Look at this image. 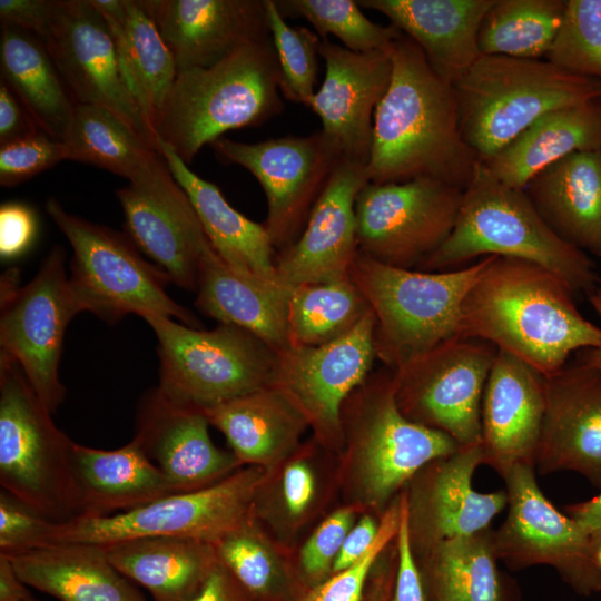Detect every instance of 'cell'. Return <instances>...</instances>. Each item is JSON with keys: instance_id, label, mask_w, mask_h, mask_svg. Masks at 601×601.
Masks as SVG:
<instances>
[{"instance_id": "603a6c76", "label": "cell", "mask_w": 601, "mask_h": 601, "mask_svg": "<svg viewBox=\"0 0 601 601\" xmlns=\"http://www.w3.org/2000/svg\"><path fill=\"white\" fill-rule=\"evenodd\" d=\"M209 425L201 408L176 402L156 387L138 404L134 437L177 493L190 492L239 470L237 457L213 443Z\"/></svg>"}, {"instance_id": "681fc988", "label": "cell", "mask_w": 601, "mask_h": 601, "mask_svg": "<svg viewBox=\"0 0 601 601\" xmlns=\"http://www.w3.org/2000/svg\"><path fill=\"white\" fill-rule=\"evenodd\" d=\"M353 514L339 510L327 518L305 543L300 561L311 577H322L333 565L349 532Z\"/></svg>"}, {"instance_id": "3957f363", "label": "cell", "mask_w": 601, "mask_h": 601, "mask_svg": "<svg viewBox=\"0 0 601 601\" xmlns=\"http://www.w3.org/2000/svg\"><path fill=\"white\" fill-rule=\"evenodd\" d=\"M487 256L538 264L562 278L574 294L591 296L597 288L599 276L590 257L550 229L524 189L502 184L477 161L452 233L415 269L453 270Z\"/></svg>"}, {"instance_id": "bcb514c9", "label": "cell", "mask_w": 601, "mask_h": 601, "mask_svg": "<svg viewBox=\"0 0 601 601\" xmlns=\"http://www.w3.org/2000/svg\"><path fill=\"white\" fill-rule=\"evenodd\" d=\"M58 523L0 490V554L14 556L52 545Z\"/></svg>"}, {"instance_id": "836d02e7", "label": "cell", "mask_w": 601, "mask_h": 601, "mask_svg": "<svg viewBox=\"0 0 601 601\" xmlns=\"http://www.w3.org/2000/svg\"><path fill=\"white\" fill-rule=\"evenodd\" d=\"M158 148L174 178L187 194L211 247L230 267L266 279L278 280L275 250L264 224L230 206L220 189L191 171L164 142Z\"/></svg>"}, {"instance_id": "cb8c5ba5", "label": "cell", "mask_w": 601, "mask_h": 601, "mask_svg": "<svg viewBox=\"0 0 601 601\" xmlns=\"http://www.w3.org/2000/svg\"><path fill=\"white\" fill-rule=\"evenodd\" d=\"M178 71L210 67L270 37L266 0H140Z\"/></svg>"}, {"instance_id": "03108f58", "label": "cell", "mask_w": 601, "mask_h": 601, "mask_svg": "<svg viewBox=\"0 0 601 601\" xmlns=\"http://www.w3.org/2000/svg\"><path fill=\"white\" fill-rule=\"evenodd\" d=\"M386 598H387V597H386ZM383 600H384V599H383ZM383 600H382V601H383Z\"/></svg>"}, {"instance_id": "277c9868", "label": "cell", "mask_w": 601, "mask_h": 601, "mask_svg": "<svg viewBox=\"0 0 601 601\" xmlns=\"http://www.w3.org/2000/svg\"><path fill=\"white\" fill-rule=\"evenodd\" d=\"M279 79L272 38L242 47L210 67L178 71L154 127L157 142L188 165L223 134L279 115Z\"/></svg>"}, {"instance_id": "11a10c76", "label": "cell", "mask_w": 601, "mask_h": 601, "mask_svg": "<svg viewBox=\"0 0 601 601\" xmlns=\"http://www.w3.org/2000/svg\"><path fill=\"white\" fill-rule=\"evenodd\" d=\"M314 490V477L305 463L295 462L285 469L283 492L289 513L302 514L311 503Z\"/></svg>"}, {"instance_id": "4fadbf2b", "label": "cell", "mask_w": 601, "mask_h": 601, "mask_svg": "<svg viewBox=\"0 0 601 601\" xmlns=\"http://www.w3.org/2000/svg\"><path fill=\"white\" fill-rule=\"evenodd\" d=\"M496 353L487 342L457 335L393 371L400 410L461 446L481 444L482 397Z\"/></svg>"}, {"instance_id": "f907efd6", "label": "cell", "mask_w": 601, "mask_h": 601, "mask_svg": "<svg viewBox=\"0 0 601 601\" xmlns=\"http://www.w3.org/2000/svg\"><path fill=\"white\" fill-rule=\"evenodd\" d=\"M38 234L36 211L21 201L3 203L0 207V257L12 260L26 254Z\"/></svg>"}, {"instance_id": "680465c9", "label": "cell", "mask_w": 601, "mask_h": 601, "mask_svg": "<svg viewBox=\"0 0 601 601\" xmlns=\"http://www.w3.org/2000/svg\"><path fill=\"white\" fill-rule=\"evenodd\" d=\"M565 511L595 545L601 542V492L591 500L566 506Z\"/></svg>"}, {"instance_id": "8d00e7d4", "label": "cell", "mask_w": 601, "mask_h": 601, "mask_svg": "<svg viewBox=\"0 0 601 601\" xmlns=\"http://www.w3.org/2000/svg\"><path fill=\"white\" fill-rule=\"evenodd\" d=\"M0 70L38 128L61 141L77 102L43 42L20 28L1 26Z\"/></svg>"}, {"instance_id": "e0dca14e", "label": "cell", "mask_w": 601, "mask_h": 601, "mask_svg": "<svg viewBox=\"0 0 601 601\" xmlns=\"http://www.w3.org/2000/svg\"><path fill=\"white\" fill-rule=\"evenodd\" d=\"M43 45L77 104L110 109L159 150L127 85L108 23L90 0H56Z\"/></svg>"}, {"instance_id": "b9f144b4", "label": "cell", "mask_w": 601, "mask_h": 601, "mask_svg": "<svg viewBox=\"0 0 601 601\" xmlns=\"http://www.w3.org/2000/svg\"><path fill=\"white\" fill-rule=\"evenodd\" d=\"M276 3L283 17L300 16L321 39L333 35L346 49L358 53L388 50L402 35L392 23L381 26L371 21L354 0H284Z\"/></svg>"}, {"instance_id": "30bf717a", "label": "cell", "mask_w": 601, "mask_h": 601, "mask_svg": "<svg viewBox=\"0 0 601 601\" xmlns=\"http://www.w3.org/2000/svg\"><path fill=\"white\" fill-rule=\"evenodd\" d=\"M265 479L254 465L208 487L174 493L137 509L58 523L53 544H114L140 538H180L216 543L249 518Z\"/></svg>"}, {"instance_id": "ffe728a7", "label": "cell", "mask_w": 601, "mask_h": 601, "mask_svg": "<svg viewBox=\"0 0 601 601\" xmlns=\"http://www.w3.org/2000/svg\"><path fill=\"white\" fill-rule=\"evenodd\" d=\"M367 183L366 165L338 161L299 237L276 254V275L284 286L293 289L349 277L359 253L355 203Z\"/></svg>"}, {"instance_id": "f546056e", "label": "cell", "mask_w": 601, "mask_h": 601, "mask_svg": "<svg viewBox=\"0 0 601 601\" xmlns=\"http://www.w3.org/2000/svg\"><path fill=\"white\" fill-rule=\"evenodd\" d=\"M72 469L78 518L108 516L177 493L135 437L116 450L75 443Z\"/></svg>"}, {"instance_id": "d4e9b609", "label": "cell", "mask_w": 601, "mask_h": 601, "mask_svg": "<svg viewBox=\"0 0 601 601\" xmlns=\"http://www.w3.org/2000/svg\"><path fill=\"white\" fill-rule=\"evenodd\" d=\"M544 411V376L497 349L482 397L484 464L500 475L521 463L534 467Z\"/></svg>"}, {"instance_id": "52a82bcc", "label": "cell", "mask_w": 601, "mask_h": 601, "mask_svg": "<svg viewBox=\"0 0 601 601\" xmlns=\"http://www.w3.org/2000/svg\"><path fill=\"white\" fill-rule=\"evenodd\" d=\"M75 442L57 427L20 365L0 356V485L46 518L79 516Z\"/></svg>"}, {"instance_id": "9a60e30c", "label": "cell", "mask_w": 601, "mask_h": 601, "mask_svg": "<svg viewBox=\"0 0 601 601\" xmlns=\"http://www.w3.org/2000/svg\"><path fill=\"white\" fill-rule=\"evenodd\" d=\"M210 145L220 159L247 169L260 184L268 207L264 225L276 252L299 237L315 201L343 158L322 130L255 144L220 137Z\"/></svg>"}, {"instance_id": "8992f818", "label": "cell", "mask_w": 601, "mask_h": 601, "mask_svg": "<svg viewBox=\"0 0 601 601\" xmlns=\"http://www.w3.org/2000/svg\"><path fill=\"white\" fill-rule=\"evenodd\" d=\"M453 87L462 138L479 161L544 114L601 97V80L571 75L545 59L506 56H480Z\"/></svg>"}, {"instance_id": "44dd1931", "label": "cell", "mask_w": 601, "mask_h": 601, "mask_svg": "<svg viewBox=\"0 0 601 601\" xmlns=\"http://www.w3.org/2000/svg\"><path fill=\"white\" fill-rule=\"evenodd\" d=\"M318 52L325 76L307 107L319 117L322 131L343 158L367 166L374 112L392 76L390 49L358 53L322 39Z\"/></svg>"}, {"instance_id": "d590c367", "label": "cell", "mask_w": 601, "mask_h": 601, "mask_svg": "<svg viewBox=\"0 0 601 601\" xmlns=\"http://www.w3.org/2000/svg\"><path fill=\"white\" fill-rule=\"evenodd\" d=\"M240 463L266 465L297 441L307 424L299 410L270 385L204 408Z\"/></svg>"}, {"instance_id": "9c48e42d", "label": "cell", "mask_w": 601, "mask_h": 601, "mask_svg": "<svg viewBox=\"0 0 601 601\" xmlns=\"http://www.w3.org/2000/svg\"><path fill=\"white\" fill-rule=\"evenodd\" d=\"M144 319L158 341L157 387L176 402L204 410L274 384L277 352L242 327L218 323L206 331L161 315Z\"/></svg>"}, {"instance_id": "ac0fdd59", "label": "cell", "mask_w": 601, "mask_h": 601, "mask_svg": "<svg viewBox=\"0 0 601 601\" xmlns=\"http://www.w3.org/2000/svg\"><path fill=\"white\" fill-rule=\"evenodd\" d=\"M375 317L371 309L344 336L321 346H290L277 353L276 388L319 435H343L342 411L348 396L371 375Z\"/></svg>"}, {"instance_id": "ba28073f", "label": "cell", "mask_w": 601, "mask_h": 601, "mask_svg": "<svg viewBox=\"0 0 601 601\" xmlns=\"http://www.w3.org/2000/svg\"><path fill=\"white\" fill-rule=\"evenodd\" d=\"M46 210L72 248L69 284L82 312L108 323L128 314L161 315L199 327L195 315L167 294L170 277L148 263L129 237L68 213L55 198Z\"/></svg>"}, {"instance_id": "d6986e66", "label": "cell", "mask_w": 601, "mask_h": 601, "mask_svg": "<svg viewBox=\"0 0 601 601\" xmlns=\"http://www.w3.org/2000/svg\"><path fill=\"white\" fill-rule=\"evenodd\" d=\"M364 386L365 411L357 431L364 486L372 501L383 503L426 464L461 445L402 413L392 370L371 373Z\"/></svg>"}, {"instance_id": "7c38bea8", "label": "cell", "mask_w": 601, "mask_h": 601, "mask_svg": "<svg viewBox=\"0 0 601 601\" xmlns=\"http://www.w3.org/2000/svg\"><path fill=\"white\" fill-rule=\"evenodd\" d=\"M463 189L421 177L367 183L355 203L358 250L382 264L415 269L452 233Z\"/></svg>"}, {"instance_id": "2e32d148", "label": "cell", "mask_w": 601, "mask_h": 601, "mask_svg": "<svg viewBox=\"0 0 601 601\" xmlns=\"http://www.w3.org/2000/svg\"><path fill=\"white\" fill-rule=\"evenodd\" d=\"M132 243L177 286L196 292L209 245L199 218L160 151L116 191Z\"/></svg>"}, {"instance_id": "6f0895ef", "label": "cell", "mask_w": 601, "mask_h": 601, "mask_svg": "<svg viewBox=\"0 0 601 601\" xmlns=\"http://www.w3.org/2000/svg\"><path fill=\"white\" fill-rule=\"evenodd\" d=\"M246 594L249 593L217 561L200 591L191 601H247Z\"/></svg>"}, {"instance_id": "816d5d0a", "label": "cell", "mask_w": 601, "mask_h": 601, "mask_svg": "<svg viewBox=\"0 0 601 601\" xmlns=\"http://www.w3.org/2000/svg\"><path fill=\"white\" fill-rule=\"evenodd\" d=\"M398 502L397 570L392 601H426L421 571L411 542L406 494L401 495Z\"/></svg>"}, {"instance_id": "1f68e13d", "label": "cell", "mask_w": 601, "mask_h": 601, "mask_svg": "<svg viewBox=\"0 0 601 601\" xmlns=\"http://www.w3.org/2000/svg\"><path fill=\"white\" fill-rule=\"evenodd\" d=\"M90 2L108 23L127 85L156 138V120L178 73L175 58L140 0Z\"/></svg>"}, {"instance_id": "484cf974", "label": "cell", "mask_w": 601, "mask_h": 601, "mask_svg": "<svg viewBox=\"0 0 601 601\" xmlns=\"http://www.w3.org/2000/svg\"><path fill=\"white\" fill-rule=\"evenodd\" d=\"M484 464L481 444L461 446L454 453L430 462L431 469L413 497L407 499L411 540L432 545L456 536L490 529L506 506L505 490L481 493L473 475Z\"/></svg>"}, {"instance_id": "91938a15", "label": "cell", "mask_w": 601, "mask_h": 601, "mask_svg": "<svg viewBox=\"0 0 601 601\" xmlns=\"http://www.w3.org/2000/svg\"><path fill=\"white\" fill-rule=\"evenodd\" d=\"M29 595L10 559L0 554V601H23Z\"/></svg>"}, {"instance_id": "8fae6325", "label": "cell", "mask_w": 601, "mask_h": 601, "mask_svg": "<svg viewBox=\"0 0 601 601\" xmlns=\"http://www.w3.org/2000/svg\"><path fill=\"white\" fill-rule=\"evenodd\" d=\"M81 311L65 270V252L55 246L27 285L18 272L1 278L0 356L16 361L40 401L53 413L63 402L59 363L65 332Z\"/></svg>"}, {"instance_id": "4dcf8cb0", "label": "cell", "mask_w": 601, "mask_h": 601, "mask_svg": "<svg viewBox=\"0 0 601 601\" xmlns=\"http://www.w3.org/2000/svg\"><path fill=\"white\" fill-rule=\"evenodd\" d=\"M601 149V97L553 109L482 162L502 184L524 189L540 171L578 151Z\"/></svg>"}, {"instance_id": "7a4b0ae2", "label": "cell", "mask_w": 601, "mask_h": 601, "mask_svg": "<svg viewBox=\"0 0 601 601\" xmlns=\"http://www.w3.org/2000/svg\"><path fill=\"white\" fill-rule=\"evenodd\" d=\"M574 295L538 264L493 256L463 300L459 335L487 342L550 376L572 353L601 344V326L580 313Z\"/></svg>"}, {"instance_id": "e7e4bbea", "label": "cell", "mask_w": 601, "mask_h": 601, "mask_svg": "<svg viewBox=\"0 0 601 601\" xmlns=\"http://www.w3.org/2000/svg\"><path fill=\"white\" fill-rule=\"evenodd\" d=\"M23 601H38L37 599H35L32 595H29L27 599H24Z\"/></svg>"}, {"instance_id": "83f0119b", "label": "cell", "mask_w": 601, "mask_h": 601, "mask_svg": "<svg viewBox=\"0 0 601 601\" xmlns=\"http://www.w3.org/2000/svg\"><path fill=\"white\" fill-rule=\"evenodd\" d=\"M195 305L220 324L242 327L277 353L290 347L288 299L292 289L230 267L211 247L205 250Z\"/></svg>"}, {"instance_id": "e575fe53", "label": "cell", "mask_w": 601, "mask_h": 601, "mask_svg": "<svg viewBox=\"0 0 601 601\" xmlns=\"http://www.w3.org/2000/svg\"><path fill=\"white\" fill-rule=\"evenodd\" d=\"M102 546L112 565L154 601H191L218 561L213 543L193 539L140 538Z\"/></svg>"}, {"instance_id": "c3c4849f", "label": "cell", "mask_w": 601, "mask_h": 601, "mask_svg": "<svg viewBox=\"0 0 601 601\" xmlns=\"http://www.w3.org/2000/svg\"><path fill=\"white\" fill-rule=\"evenodd\" d=\"M66 160L61 141L39 131L0 146V185L12 187Z\"/></svg>"}, {"instance_id": "d6a6232c", "label": "cell", "mask_w": 601, "mask_h": 601, "mask_svg": "<svg viewBox=\"0 0 601 601\" xmlns=\"http://www.w3.org/2000/svg\"><path fill=\"white\" fill-rule=\"evenodd\" d=\"M7 558L27 587L58 601H146L99 544L58 543Z\"/></svg>"}, {"instance_id": "f1b7e54d", "label": "cell", "mask_w": 601, "mask_h": 601, "mask_svg": "<svg viewBox=\"0 0 601 601\" xmlns=\"http://www.w3.org/2000/svg\"><path fill=\"white\" fill-rule=\"evenodd\" d=\"M524 191L560 239L601 258V149L562 158L536 174Z\"/></svg>"}, {"instance_id": "60d3db41", "label": "cell", "mask_w": 601, "mask_h": 601, "mask_svg": "<svg viewBox=\"0 0 601 601\" xmlns=\"http://www.w3.org/2000/svg\"><path fill=\"white\" fill-rule=\"evenodd\" d=\"M371 307L351 276L292 289L287 322L290 346H321L352 331Z\"/></svg>"}, {"instance_id": "6125c7cd", "label": "cell", "mask_w": 601, "mask_h": 601, "mask_svg": "<svg viewBox=\"0 0 601 601\" xmlns=\"http://www.w3.org/2000/svg\"><path fill=\"white\" fill-rule=\"evenodd\" d=\"M592 295H594L599 300H601V275L598 278L597 288Z\"/></svg>"}, {"instance_id": "6da1fadb", "label": "cell", "mask_w": 601, "mask_h": 601, "mask_svg": "<svg viewBox=\"0 0 601 601\" xmlns=\"http://www.w3.org/2000/svg\"><path fill=\"white\" fill-rule=\"evenodd\" d=\"M390 53L391 81L374 112L368 183L427 177L464 189L479 160L462 138L453 83L403 32Z\"/></svg>"}, {"instance_id": "5bb4252c", "label": "cell", "mask_w": 601, "mask_h": 601, "mask_svg": "<svg viewBox=\"0 0 601 601\" xmlns=\"http://www.w3.org/2000/svg\"><path fill=\"white\" fill-rule=\"evenodd\" d=\"M508 496V515L494 531L499 560L513 570L552 566L578 593L601 590L597 545L580 526L546 499L538 485L535 469L516 464L501 475Z\"/></svg>"}, {"instance_id": "9f6ffc18", "label": "cell", "mask_w": 601, "mask_h": 601, "mask_svg": "<svg viewBox=\"0 0 601 601\" xmlns=\"http://www.w3.org/2000/svg\"><path fill=\"white\" fill-rule=\"evenodd\" d=\"M378 532V525L370 516H364L347 533L343 545L332 565L335 572H339L364 556L373 545Z\"/></svg>"}, {"instance_id": "7dc6e473", "label": "cell", "mask_w": 601, "mask_h": 601, "mask_svg": "<svg viewBox=\"0 0 601 601\" xmlns=\"http://www.w3.org/2000/svg\"><path fill=\"white\" fill-rule=\"evenodd\" d=\"M400 522V502L397 501L384 513L376 539L357 562L336 572V574L316 587L306 601H361L368 573L376 559L396 538Z\"/></svg>"}, {"instance_id": "ab89813d", "label": "cell", "mask_w": 601, "mask_h": 601, "mask_svg": "<svg viewBox=\"0 0 601 601\" xmlns=\"http://www.w3.org/2000/svg\"><path fill=\"white\" fill-rule=\"evenodd\" d=\"M564 7L565 0H494L479 29L481 56L544 59Z\"/></svg>"}, {"instance_id": "f5cc1de1", "label": "cell", "mask_w": 601, "mask_h": 601, "mask_svg": "<svg viewBox=\"0 0 601 601\" xmlns=\"http://www.w3.org/2000/svg\"><path fill=\"white\" fill-rule=\"evenodd\" d=\"M56 0H0L1 26L26 30L42 42L49 33Z\"/></svg>"}, {"instance_id": "7402d4cb", "label": "cell", "mask_w": 601, "mask_h": 601, "mask_svg": "<svg viewBox=\"0 0 601 601\" xmlns=\"http://www.w3.org/2000/svg\"><path fill=\"white\" fill-rule=\"evenodd\" d=\"M544 385L534 469L573 471L601 487V371L575 358L544 376Z\"/></svg>"}, {"instance_id": "4316f807", "label": "cell", "mask_w": 601, "mask_h": 601, "mask_svg": "<svg viewBox=\"0 0 601 601\" xmlns=\"http://www.w3.org/2000/svg\"><path fill=\"white\" fill-rule=\"evenodd\" d=\"M494 0H359L384 14L423 51L432 68L454 83L480 58L477 35Z\"/></svg>"}, {"instance_id": "74e56055", "label": "cell", "mask_w": 601, "mask_h": 601, "mask_svg": "<svg viewBox=\"0 0 601 601\" xmlns=\"http://www.w3.org/2000/svg\"><path fill=\"white\" fill-rule=\"evenodd\" d=\"M427 551L432 601H503L494 531L447 539Z\"/></svg>"}, {"instance_id": "f6af8a7d", "label": "cell", "mask_w": 601, "mask_h": 601, "mask_svg": "<svg viewBox=\"0 0 601 601\" xmlns=\"http://www.w3.org/2000/svg\"><path fill=\"white\" fill-rule=\"evenodd\" d=\"M249 518L214 543L218 561L249 594H262L272 584V555L249 528Z\"/></svg>"}, {"instance_id": "be15d7a7", "label": "cell", "mask_w": 601, "mask_h": 601, "mask_svg": "<svg viewBox=\"0 0 601 601\" xmlns=\"http://www.w3.org/2000/svg\"><path fill=\"white\" fill-rule=\"evenodd\" d=\"M595 558L599 566L601 568V542L597 545Z\"/></svg>"}, {"instance_id": "7bdbcfd3", "label": "cell", "mask_w": 601, "mask_h": 601, "mask_svg": "<svg viewBox=\"0 0 601 601\" xmlns=\"http://www.w3.org/2000/svg\"><path fill=\"white\" fill-rule=\"evenodd\" d=\"M544 59L571 75L601 80V0H565Z\"/></svg>"}, {"instance_id": "5b68a950", "label": "cell", "mask_w": 601, "mask_h": 601, "mask_svg": "<svg viewBox=\"0 0 601 601\" xmlns=\"http://www.w3.org/2000/svg\"><path fill=\"white\" fill-rule=\"evenodd\" d=\"M492 258L453 270L422 272L358 253L349 276L375 317L376 358L395 371L457 336L463 300Z\"/></svg>"}, {"instance_id": "db71d44e", "label": "cell", "mask_w": 601, "mask_h": 601, "mask_svg": "<svg viewBox=\"0 0 601 601\" xmlns=\"http://www.w3.org/2000/svg\"><path fill=\"white\" fill-rule=\"evenodd\" d=\"M41 131L21 101L0 82V146Z\"/></svg>"}, {"instance_id": "94428289", "label": "cell", "mask_w": 601, "mask_h": 601, "mask_svg": "<svg viewBox=\"0 0 601 601\" xmlns=\"http://www.w3.org/2000/svg\"><path fill=\"white\" fill-rule=\"evenodd\" d=\"M590 303L601 321V300L594 295L589 296ZM577 358L601 371V344L597 347L578 352Z\"/></svg>"}, {"instance_id": "ee69618b", "label": "cell", "mask_w": 601, "mask_h": 601, "mask_svg": "<svg viewBox=\"0 0 601 601\" xmlns=\"http://www.w3.org/2000/svg\"><path fill=\"white\" fill-rule=\"evenodd\" d=\"M266 7L279 66V90L287 100L307 107L315 93L322 39L305 27L288 26L275 0H266Z\"/></svg>"}, {"instance_id": "f35d334b", "label": "cell", "mask_w": 601, "mask_h": 601, "mask_svg": "<svg viewBox=\"0 0 601 601\" xmlns=\"http://www.w3.org/2000/svg\"><path fill=\"white\" fill-rule=\"evenodd\" d=\"M66 159L132 178L157 150L110 109L76 104L61 140Z\"/></svg>"}]
</instances>
